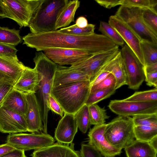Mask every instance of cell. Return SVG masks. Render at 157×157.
Instances as JSON below:
<instances>
[{
    "instance_id": "cell-20",
    "label": "cell",
    "mask_w": 157,
    "mask_h": 157,
    "mask_svg": "<svg viewBox=\"0 0 157 157\" xmlns=\"http://www.w3.org/2000/svg\"><path fill=\"white\" fill-rule=\"evenodd\" d=\"M1 106L12 112L25 116L28 106L25 92L13 88Z\"/></svg>"
},
{
    "instance_id": "cell-43",
    "label": "cell",
    "mask_w": 157,
    "mask_h": 157,
    "mask_svg": "<svg viewBox=\"0 0 157 157\" xmlns=\"http://www.w3.org/2000/svg\"><path fill=\"white\" fill-rule=\"evenodd\" d=\"M100 6L110 9L118 5L121 6L123 0H95Z\"/></svg>"
},
{
    "instance_id": "cell-41",
    "label": "cell",
    "mask_w": 157,
    "mask_h": 157,
    "mask_svg": "<svg viewBox=\"0 0 157 157\" xmlns=\"http://www.w3.org/2000/svg\"><path fill=\"white\" fill-rule=\"evenodd\" d=\"M14 84L6 81H0V106L13 88Z\"/></svg>"
},
{
    "instance_id": "cell-10",
    "label": "cell",
    "mask_w": 157,
    "mask_h": 157,
    "mask_svg": "<svg viewBox=\"0 0 157 157\" xmlns=\"http://www.w3.org/2000/svg\"><path fill=\"white\" fill-rule=\"evenodd\" d=\"M119 51L117 45L110 50L91 55L86 59L70 67L83 72L89 77L91 82L105 66Z\"/></svg>"
},
{
    "instance_id": "cell-50",
    "label": "cell",
    "mask_w": 157,
    "mask_h": 157,
    "mask_svg": "<svg viewBox=\"0 0 157 157\" xmlns=\"http://www.w3.org/2000/svg\"><path fill=\"white\" fill-rule=\"evenodd\" d=\"M0 17L10 18V16L3 6L1 0H0Z\"/></svg>"
},
{
    "instance_id": "cell-24",
    "label": "cell",
    "mask_w": 157,
    "mask_h": 157,
    "mask_svg": "<svg viewBox=\"0 0 157 157\" xmlns=\"http://www.w3.org/2000/svg\"><path fill=\"white\" fill-rule=\"evenodd\" d=\"M25 67L19 60L0 56V71L10 77L15 83L18 79Z\"/></svg>"
},
{
    "instance_id": "cell-32",
    "label": "cell",
    "mask_w": 157,
    "mask_h": 157,
    "mask_svg": "<svg viewBox=\"0 0 157 157\" xmlns=\"http://www.w3.org/2000/svg\"><path fill=\"white\" fill-rule=\"evenodd\" d=\"M98 30L118 46H122L124 42L117 32L109 23H100Z\"/></svg>"
},
{
    "instance_id": "cell-27",
    "label": "cell",
    "mask_w": 157,
    "mask_h": 157,
    "mask_svg": "<svg viewBox=\"0 0 157 157\" xmlns=\"http://www.w3.org/2000/svg\"><path fill=\"white\" fill-rule=\"evenodd\" d=\"M140 47L144 61V66L157 63V44L142 40Z\"/></svg>"
},
{
    "instance_id": "cell-30",
    "label": "cell",
    "mask_w": 157,
    "mask_h": 157,
    "mask_svg": "<svg viewBox=\"0 0 157 157\" xmlns=\"http://www.w3.org/2000/svg\"><path fill=\"white\" fill-rule=\"evenodd\" d=\"M91 125H98L105 123V120L108 119L105 107L101 108L96 104L89 106Z\"/></svg>"
},
{
    "instance_id": "cell-18",
    "label": "cell",
    "mask_w": 157,
    "mask_h": 157,
    "mask_svg": "<svg viewBox=\"0 0 157 157\" xmlns=\"http://www.w3.org/2000/svg\"><path fill=\"white\" fill-rule=\"evenodd\" d=\"M32 157H80L79 152L75 151L74 144L59 142L35 150Z\"/></svg>"
},
{
    "instance_id": "cell-42",
    "label": "cell",
    "mask_w": 157,
    "mask_h": 157,
    "mask_svg": "<svg viewBox=\"0 0 157 157\" xmlns=\"http://www.w3.org/2000/svg\"><path fill=\"white\" fill-rule=\"evenodd\" d=\"M48 106L49 110H51L62 117L63 116V109L54 98L50 94L48 102Z\"/></svg>"
},
{
    "instance_id": "cell-19",
    "label": "cell",
    "mask_w": 157,
    "mask_h": 157,
    "mask_svg": "<svg viewBox=\"0 0 157 157\" xmlns=\"http://www.w3.org/2000/svg\"><path fill=\"white\" fill-rule=\"evenodd\" d=\"M90 80L89 76L82 71L70 67L57 65L54 77L52 87H56L72 82Z\"/></svg>"
},
{
    "instance_id": "cell-7",
    "label": "cell",
    "mask_w": 157,
    "mask_h": 157,
    "mask_svg": "<svg viewBox=\"0 0 157 157\" xmlns=\"http://www.w3.org/2000/svg\"><path fill=\"white\" fill-rule=\"evenodd\" d=\"M44 0H1L2 4L12 19L20 28L28 26L32 18Z\"/></svg>"
},
{
    "instance_id": "cell-46",
    "label": "cell",
    "mask_w": 157,
    "mask_h": 157,
    "mask_svg": "<svg viewBox=\"0 0 157 157\" xmlns=\"http://www.w3.org/2000/svg\"><path fill=\"white\" fill-rule=\"evenodd\" d=\"M110 73V72L106 71H102L101 72L90 82L91 87L101 82L106 78Z\"/></svg>"
},
{
    "instance_id": "cell-3",
    "label": "cell",
    "mask_w": 157,
    "mask_h": 157,
    "mask_svg": "<svg viewBox=\"0 0 157 157\" xmlns=\"http://www.w3.org/2000/svg\"><path fill=\"white\" fill-rule=\"evenodd\" d=\"M90 88V80L73 82L52 87L51 94L59 103L64 113L74 114L85 104Z\"/></svg>"
},
{
    "instance_id": "cell-44",
    "label": "cell",
    "mask_w": 157,
    "mask_h": 157,
    "mask_svg": "<svg viewBox=\"0 0 157 157\" xmlns=\"http://www.w3.org/2000/svg\"><path fill=\"white\" fill-rule=\"evenodd\" d=\"M145 81L148 86L157 88V72L145 74Z\"/></svg>"
},
{
    "instance_id": "cell-14",
    "label": "cell",
    "mask_w": 157,
    "mask_h": 157,
    "mask_svg": "<svg viewBox=\"0 0 157 157\" xmlns=\"http://www.w3.org/2000/svg\"><path fill=\"white\" fill-rule=\"evenodd\" d=\"M44 54L55 63L60 66H71L86 59L91 55L81 50L66 48H51L44 51Z\"/></svg>"
},
{
    "instance_id": "cell-16",
    "label": "cell",
    "mask_w": 157,
    "mask_h": 157,
    "mask_svg": "<svg viewBox=\"0 0 157 157\" xmlns=\"http://www.w3.org/2000/svg\"><path fill=\"white\" fill-rule=\"evenodd\" d=\"M27 109L25 116L28 132L32 133L43 131V124L39 106L35 93H25Z\"/></svg>"
},
{
    "instance_id": "cell-25",
    "label": "cell",
    "mask_w": 157,
    "mask_h": 157,
    "mask_svg": "<svg viewBox=\"0 0 157 157\" xmlns=\"http://www.w3.org/2000/svg\"><path fill=\"white\" fill-rule=\"evenodd\" d=\"M80 1L78 0H70L62 9L59 15L56 22L55 29L68 26L75 22L76 11L79 7Z\"/></svg>"
},
{
    "instance_id": "cell-49",
    "label": "cell",
    "mask_w": 157,
    "mask_h": 157,
    "mask_svg": "<svg viewBox=\"0 0 157 157\" xmlns=\"http://www.w3.org/2000/svg\"><path fill=\"white\" fill-rule=\"evenodd\" d=\"M144 70L145 75L157 72V63L144 66Z\"/></svg>"
},
{
    "instance_id": "cell-26",
    "label": "cell",
    "mask_w": 157,
    "mask_h": 157,
    "mask_svg": "<svg viewBox=\"0 0 157 157\" xmlns=\"http://www.w3.org/2000/svg\"><path fill=\"white\" fill-rule=\"evenodd\" d=\"M19 30L0 27V43L17 45L22 41Z\"/></svg>"
},
{
    "instance_id": "cell-11",
    "label": "cell",
    "mask_w": 157,
    "mask_h": 157,
    "mask_svg": "<svg viewBox=\"0 0 157 157\" xmlns=\"http://www.w3.org/2000/svg\"><path fill=\"white\" fill-rule=\"evenodd\" d=\"M113 113L122 116L157 113V101L147 102L111 100L108 105Z\"/></svg>"
},
{
    "instance_id": "cell-37",
    "label": "cell",
    "mask_w": 157,
    "mask_h": 157,
    "mask_svg": "<svg viewBox=\"0 0 157 157\" xmlns=\"http://www.w3.org/2000/svg\"><path fill=\"white\" fill-rule=\"evenodd\" d=\"M121 6L136 7L144 10L151 9L157 11V0H123Z\"/></svg>"
},
{
    "instance_id": "cell-8",
    "label": "cell",
    "mask_w": 157,
    "mask_h": 157,
    "mask_svg": "<svg viewBox=\"0 0 157 157\" xmlns=\"http://www.w3.org/2000/svg\"><path fill=\"white\" fill-rule=\"evenodd\" d=\"M120 51L125 69L127 85L130 89L138 90L145 80L144 66L126 44Z\"/></svg>"
},
{
    "instance_id": "cell-12",
    "label": "cell",
    "mask_w": 157,
    "mask_h": 157,
    "mask_svg": "<svg viewBox=\"0 0 157 157\" xmlns=\"http://www.w3.org/2000/svg\"><path fill=\"white\" fill-rule=\"evenodd\" d=\"M108 23L117 32L144 66V61L140 43L142 41L124 22L115 15L110 16Z\"/></svg>"
},
{
    "instance_id": "cell-17",
    "label": "cell",
    "mask_w": 157,
    "mask_h": 157,
    "mask_svg": "<svg viewBox=\"0 0 157 157\" xmlns=\"http://www.w3.org/2000/svg\"><path fill=\"white\" fill-rule=\"evenodd\" d=\"M78 128L74 114L65 113L56 128L55 138L59 143L71 144L78 131Z\"/></svg>"
},
{
    "instance_id": "cell-13",
    "label": "cell",
    "mask_w": 157,
    "mask_h": 157,
    "mask_svg": "<svg viewBox=\"0 0 157 157\" xmlns=\"http://www.w3.org/2000/svg\"><path fill=\"white\" fill-rule=\"evenodd\" d=\"M107 124L95 125L90 129L88 136V144L98 151L104 157H115L120 155L121 150L113 146L106 139L104 132Z\"/></svg>"
},
{
    "instance_id": "cell-2",
    "label": "cell",
    "mask_w": 157,
    "mask_h": 157,
    "mask_svg": "<svg viewBox=\"0 0 157 157\" xmlns=\"http://www.w3.org/2000/svg\"><path fill=\"white\" fill-rule=\"evenodd\" d=\"M33 60L35 64L34 68L38 76V82L35 94L40 111L43 124V132L47 133L48 116L49 111L48 102L58 64L41 52L36 53Z\"/></svg>"
},
{
    "instance_id": "cell-36",
    "label": "cell",
    "mask_w": 157,
    "mask_h": 157,
    "mask_svg": "<svg viewBox=\"0 0 157 157\" xmlns=\"http://www.w3.org/2000/svg\"><path fill=\"white\" fill-rule=\"evenodd\" d=\"M142 17L146 25L157 35V12L151 9H144Z\"/></svg>"
},
{
    "instance_id": "cell-35",
    "label": "cell",
    "mask_w": 157,
    "mask_h": 157,
    "mask_svg": "<svg viewBox=\"0 0 157 157\" xmlns=\"http://www.w3.org/2000/svg\"><path fill=\"white\" fill-rule=\"evenodd\" d=\"M132 118L134 126L157 127V113L136 115L133 116Z\"/></svg>"
},
{
    "instance_id": "cell-4",
    "label": "cell",
    "mask_w": 157,
    "mask_h": 157,
    "mask_svg": "<svg viewBox=\"0 0 157 157\" xmlns=\"http://www.w3.org/2000/svg\"><path fill=\"white\" fill-rule=\"evenodd\" d=\"M68 0H44L31 20L28 27L33 34L56 31L55 26L60 13Z\"/></svg>"
},
{
    "instance_id": "cell-51",
    "label": "cell",
    "mask_w": 157,
    "mask_h": 157,
    "mask_svg": "<svg viewBox=\"0 0 157 157\" xmlns=\"http://www.w3.org/2000/svg\"><path fill=\"white\" fill-rule=\"evenodd\" d=\"M6 81L13 83H15L14 81L6 74L0 71V81Z\"/></svg>"
},
{
    "instance_id": "cell-33",
    "label": "cell",
    "mask_w": 157,
    "mask_h": 157,
    "mask_svg": "<svg viewBox=\"0 0 157 157\" xmlns=\"http://www.w3.org/2000/svg\"><path fill=\"white\" fill-rule=\"evenodd\" d=\"M116 90L115 87H113L104 90L90 92L85 104L89 106L96 104L114 94Z\"/></svg>"
},
{
    "instance_id": "cell-47",
    "label": "cell",
    "mask_w": 157,
    "mask_h": 157,
    "mask_svg": "<svg viewBox=\"0 0 157 157\" xmlns=\"http://www.w3.org/2000/svg\"><path fill=\"white\" fill-rule=\"evenodd\" d=\"M15 148L7 143L0 145V156L9 152Z\"/></svg>"
},
{
    "instance_id": "cell-29",
    "label": "cell",
    "mask_w": 157,
    "mask_h": 157,
    "mask_svg": "<svg viewBox=\"0 0 157 157\" xmlns=\"http://www.w3.org/2000/svg\"><path fill=\"white\" fill-rule=\"evenodd\" d=\"M134 133L136 140L149 142L157 136V127L134 125Z\"/></svg>"
},
{
    "instance_id": "cell-48",
    "label": "cell",
    "mask_w": 157,
    "mask_h": 157,
    "mask_svg": "<svg viewBox=\"0 0 157 157\" xmlns=\"http://www.w3.org/2000/svg\"><path fill=\"white\" fill-rule=\"evenodd\" d=\"M78 27L83 28L88 25L87 19L83 16L78 17L76 20L75 24Z\"/></svg>"
},
{
    "instance_id": "cell-28",
    "label": "cell",
    "mask_w": 157,
    "mask_h": 157,
    "mask_svg": "<svg viewBox=\"0 0 157 157\" xmlns=\"http://www.w3.org/2000/svg\"><path fill=\"white\" fill-rule=\"evenodd\" d=\"M74 115L78 128L83 133H86L91 125L89 106L85 104Z\"/></svg>"
},
{
    "instance_id": "cell-38",
    "label": "cell",
    "mask_w": 157,
    "mask_h": 157,
    "mask_svg": "<svg viewBox=\"0 0 157 157\" xmlns=\"http://www.w3.org/2000/svg\"><path fill=\"white\" fill-rule=\"evenodd\" d=\"M116 80L114 75L110 73L108 75L99 83L91 87L90 92L104 90L115 87Z\"/></svg>"
},
{
    "instance_id": "cell-22",
    "label": "cell",
    "mask_w": 157,
    "mask_h": 157,
    "mask_svg": "<svg viewBox=\"0 0 157 157\" xmlns=\"http://www.w3.org/2000/svg\"><path fill=\"white\" fill-rule=\"evenodd\" d=\"M102 71L109 72L114 75L116 80V90L127 85L125 69L120 51L105 66L101 72Z\"/></svg>"
},
{
    "instance_id": "cell-40",
    "label": "cell",
    "mask_w": 157,
    "mask_h": 157,
    "mask_svg": "<svg viewBox=\"0 0 157 157\" xmlns=\"http://www.w3.org/2000/svg\"><path fill=\"white\" fill-rule=\"evenodd\" d=\"M80 157H102L100 152L88 144H82L79 152Z\"/></svg>"
},
{
    "instance_id": "cell-39",
    "label": "cell",
    "mask_w": 157,
    "mask_h": 157,
    "mask_svg": "<svg viewBox=\"0 0 157 157\" xmlns=\"http://www.w3.org/2000/svg\"><path fill=\"white\" fill-rule=\"evenodd\" d=\"M17 50L15 46L0 43V56L19 60L17 55Z\"/></svg>"
},
{
    "instance_id": "cell-6",
    "label": "cell",
    "mask_w": 157,
    "mask_h": 157,
    "mask_svg": "<svg viewBox=\"0 0 157 157\" xmlns=\"http://www.w3.org/2000/svg\"><path fill=\"white\" fill-rule=\"evenodd\" d=\"M143 10L136 7L121 6L115 15L130 28L141 40L157 44V35L148 28L143 20Z\"/></svg>"
},
{
    "instance_id": "cell-31",
    "label": "cell",
    "mask_w": 157,
    "mask_h": 157,
    "mask_svg": "<svg viewBox=\"0 0 157 157\" xmlns=\"http://www.w3.org/2000/svg\"><path fill=\"white\" fill-rule=\"evenodd\" d=\"M126 101L147 102L157 101V88L136 92L128 97L123 99Z\"/></svg>"
},
{
    "instance_id": "cell-1",
    "label": "cell",
    "mask_w": 157,
    "mask_h": 157,
    "mask_svg": "<svg viewBox=\"0 0 157 157\" xmlns=\"http://www.w3.org/2000/svg\"><path fill=\"white\" fill-rule=\"evenodd\" d=\"M23 44L37 51L51 48H66L87 52L91 55L112 49L117 46L102 34L77 36L58 30L37 34L29 33L22 38Z\"/></svg>"
},
{
    "instance_id": "cell-15",
    "label": "cell",
    "mask_w": 157,
    "mask_h": 157,
    "mask_svg": "<svg viewBox=\"0 0 157 157\" xmlns=\"http://www.w3.org/2000/svg\"><path fill=\"white\" fill-rule=\"evenodd\" d=\"M0 131L9 134L28 132L25 116L0 106Z\"/></svg>"
},
{
    "instance_id": "cell-21",
    "label": "cell",
    "mask_w": 157,
    "mask_h": 157,
    "mask_svg": "<svg viewBox=\"0 0 157 157\" xmlns=\"http://www.w3.org/2000/svg\"><path fill=\"white\" fill-rule=\"evenodd\" d=\"M38 82V76L35 69L25 66L13 88L23 92L35 93Z\"/></svg>"
},
{
    "instance_id": "cell-34",
    "label": "cell",
    "mask_w": 157,
    "mask_h": 157,
    "mask_svg": "<svg viewBox=\"0 0 157 157\" xmlns=\"http://www.w3.org/2000/svg\"><path fill=\"white\" fill-rule=\"evenodd\" d=\"M95 25L88 24L85 27L81 28L78 27L75 24L67 27L61 28L58 30L61 33L77 36H87L93 34Z\"/></svg>"
},
{
    "instance_id": "cell-45",
    "label": "cell",
    "mask_w": 157,
    "mask_h": 157,
    "mask_svg": "<svg viewBox=\"0 0 157 157\" xmlns=\"http://www.w3.org/2000/svg\"><path fill=\"white\" fill-rule=\"evenodd\" d=\"M0 157H26L25 151L15 148L13 150L8 152Z\"/></svg>"
},
{
    "instance_id": "cell-5",
    "label": "cell",
    "mask_w": 157,
    "mask_h": 157,
    "mask_svg": "<svg viewBox=\"0 0 157 157\" xmlns=\"http://www.w3.org/2000/svg\"><path fill=\"white\" fill-rule=\"evenodd\" d=\"M134 127L132 117L118 115L107 124L104 136L113 146L122 150L135 140Z\"/></svg>"
},
{
    "instance_id": "cell-52",
    "label": "cell",
    "mask_w": 157,
    "mask_h": 157,
    "mask_svg": "<svg viewBox=\"0 0 157 157\" xmlns=\"http://www.w3.org/2000/svg\"><path fill=\"white\" fill-rule=\"evenodd\" d=\"M149 143L153 147L157 150V136L153 138Z\"/></svg>"
},
{
    "instance_id": "cell-9",
    "label": "cell",
    "mask_w": 157,
    "mask_h": 157,
    "mask_svg": "<svg viewBox=\"0 0 157 157\" xmlns=\"http://www.w3.org/2000/svg\"><path fill=\"white\" fill-rule=\"evenodd\" d=\"M6 143L15 148L24 151L37 150L52 144L55 140L50 135L44 132L31 134H9Z\"/></svg>"
},
{
    "instance_id": "cell-23",
    "label": "cell",
    "mask_w": 157,
    "mask_h": 157,
    "mask_svg": "<svg viewBox=\"0 0 157 157\" xmlns=\"http://www.w3.org/2000/svg\"><path fill=\"white\" fill-rule=\"evenodd\" d=\"M127 157H156L157 150L148 142L134 140L124 148Z\"/></svg>"
}]
</instances>
